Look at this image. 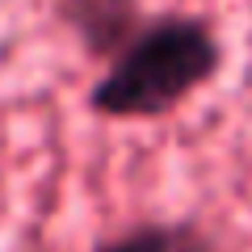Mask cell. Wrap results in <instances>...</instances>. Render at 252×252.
Here are the masks:
<instances>
[{
  "instance_id": "6da1fadb",
  "label": "cell",
  "mask_w": 252,
  "mask_h": 252,
  "mask_svg": "<svg viewBox=\"0 0 252 252\" xmlns=\"http://www.w3.org/2000/svg\"><path fill=\"white\" fill-rule=\"evenodd\" d=\"M219 38L202 17H152L126 38L93 84V114L114 122H152L185 105L219 72Z\"/></svg>"
},
{
  "instance_id": "7a4b0ae2",
  "label": "cell",
  "mask_w": 252,
  "mask_h": 252,
  "mask_svg": "<svg viewBox=\"0 0 252 252\" xmlns=\"http://www.w3.org/2000/svg\"><path fill=\"white\" fill-rule=\"evenodd\" d=\"M55 13L84 42V51L101 55V59L118 55L126 46V38L143 26L139 0H55Z\"/></svg>"
},
{
  "instance_id": "3957f363",
  "label": "cell",
  "mask_w": 252,
  "mask_h": 252,
  "mask_svg": "<svg viewBox=\"0 0 252 252\" xmlns=\"http://www.w3.org/2000/svg\"><path fill=\"white\" fill-rule=\"evenodd\" d=\"M97 252H215L193 223H143L118 240H105Z\"/></svg>"
}]
</instances>
